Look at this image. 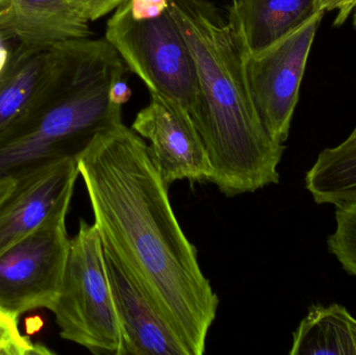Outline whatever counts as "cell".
I'll return each instance as SVG.
<instances>
[{
    "label": "cell",
    "instance_id": "obj_1",
    "mask_svg": "<svg viewBox=\"0 0 356 355\" xmlns=\"http://www.w3.org/2000/svg\"><path fill=\"white\" fill-rule=\"evenodd\" d=\"M94 224L108 252L139 288L188 355H202L219 297L178 222L143 138L123 123L77 156Z\"/></svg>",
    "mask_w": 356,
    "mask_h": 355
},
{
    "label": "cell",
    "instance_id": "obj_2",
    "mask_svg": "<svg viewBox=\"0 0 356 355\" xmlns=\"http://www.w3.org/2000/svg\"><path fill=\"white\" fill-rule=\"evenodd\" d=\"M196 68L197 95L190 115L226 197L280 183L286 146L259 120L245 72V50L227 13L207 0H169Z\"/></svg>",
    "mask_w": 356,
    "mask_h": 355
},
{
    "label": "cell",
    "instance_id": "obj_3",
    "mask_svg": "<svg viewBox=\"0 0 356 355\" xmlns=\"http://www.w3.org/2000/svg\"><path fill=\"white\" fill-rule=\"evenodd\" d=\"M129 67L106 38L62 42L60 68L41 99L0 131V179L66 158L123 123L111 87Z\"/></svg>",
    "mask_w": 356,
    "mask_h": 355
},
{
    "label": "cell",
    "instance_id": "obj_4",
    "mask_svg": "<svg viewBox=\"0 0 356 355\" xmlns=\"http://www.w3.org/2000/svg\"><path fill=\"white\" fill-rule=\"evenodd\" d=\"M51 312L63 339L94 354L123 355L104 245L94 223L81 220L71 239L62 289Z\"/></svg>",
    "mask_w": 356,
    "mask_h": 355
},
{
    "label": "cell",
    "instance_id": "obj_5",
    "mask_svg": "<svg viewBox=\"0 0 356 355\" xmlns=\"http://www.w3.org/2000/svg\"><path fill=\"white\" fill-rule=\"evenodd\" d=\"M104 38L150 93L175 100L191 112L197 95L196 68L170 10L158 18L136 20L125 0L108 19Z\"/></svg>",
    "mask_w": 356,
    "mask_h": 355
},
{
    "label": "cell",
    "instance_id": "obj_6",
    "mask_svg": "<svg viewBox=\"0 0 356 355\" xmlns=\"http://www.w3.org/2000/svg\"><path fill=\"white\" fill-rule=\"evenodd\" d=\"M68 210L52 215L0 254V310L15 318L39 308L54 310L70 249Z\"/></svg>",
    "mask_w": 356,
    "mask_h": 355
},
{
    "label": "cell",
    "instance_id": "obj_7",
    "mask_svg": "<svg viewBox=\"0 0 356 355\" xmlns=\"http://www.w3.org/2000/svg\"><path fill=\"white\" fill-rule=\"evenodd\" d=\"M324 12L288 37L254 56L245 53L249 92L261 124L272 140L284 144L290 135L301 81Z\"/></svg>",
    "mask_w": 356,
    "mask_h": 355
},
{
    "label": "cell",
    "instance_id": "obj_8",
    "mask_svg": "<svg viewBox=\"0 0 356 355\" xmlns=\"http://www.w3.org/2000/svg\"><path fill=\"white\" fill-rule=\"evenodd\" d=\"M131 129L147 140L148 149L167 185L177 181H209L213 165L186 108L160 94L150 93Z\"/></svg>",
    "mask_w": 356,
    "mask_h": 355
},
{
    "label": "cell",
    "instance_id": "obj_9",
    "mask_svg": "<svg viewBox=\"0 0 356 355\" xmlns=\"http://www.w3.org/2000/svg\"><path fill=\"white\" fill-rule=\"evenodd\" d=\"M77 158L48 163L16 177L0 204V254L68 208L79 177Z\"/></svg>",
    "mask_w": 356,
    "mask_h": 355
},
{
    "label": "cell",
    "instance_id": "obj_10",
    "mask_svg": "<svg viewBox=\"0 0 356 355\" xmlns=\"http://www.w3.org/2000/svg\"><path fill=\"white\" fill-rule=\"evenodd\" d=\"M90 20L71 0H0V37L48 48L91 35Z\"/></svg>",
    "mask_w": 356,
    "mask_h": 355
},
{
    "label": "cell",
    "instance_id": "obj_11",
    "mask_svg": "<svg viewBox=\"0 0 356 355\" xmlns=\"http://www.w3.org/2000/svg\"><path fill=\"white\" fill-rule=\"evenodd\" d=\"M106 272L122 336L123 355H188L147 298L108 254Z\"/></svg>",
    "mask_w": 356,
    "mask_h": 355
},
{
    "label": "cell",
    "instance_id": "obj_12",
    "mask_svg": "<svg viewBox=\"0 0 356 355\" xmlns=\"http://www.w3.org/2000/svg\"><path fill=\"white\" fill-rule=\"evenodd\" d=\"M321 12L318 0H232L226 13L245 53L254 56Z\"/></svg>",
    "mask_w": 356,
    "mask_h": 355
},
{
    "label": "cell",
    "instance_id": "obj_13",
    "mask_svg": "<svg viewBox=\"0 0 356 355\" xmlns=\"http://www.w3.org/2000/svg\"><path fill=\"white\" fill-rule=\"evenodd\" d=\"M62 43L48 48L17 45L0 73V131L31 110L54 81Z\"/></svg>",
    "mask_w": 356,
    "mask_h": 355
},
{
    "label": "cell",
    "instance_id": "obj_14",
    "mask_svg": "<svg viewBox=\"0 0 356 355\" xmlns=\"http://www.w3.org/2000/svg\"><path fill=\"white\" fill-rule=\"evenodd\" d=\"M292 355H356V319L340 304L315 306L293 333Z\"/></svg>",
    "mask_w": 356,
    "mask_h": 355
},
{
    "label": "cell",
    "instance_id": "obj_15",
    "mask_svg": "<svg viewBox=\"0 0 356 355\" xmlns=\"http://www.w3.org/2000/svg\"><path fill=\"white\" fill-rule=\"evenodd\" d=\"M305 188L318 204L356 200V140L326 148L305 175Z\"/></svg>",
    "mask_w": 356,
    "mask_h": 355
},
{
    "label": "cell",
    "instance_id": "obj_16",
    "mask_svg": "<svg viewBox=\"0 0 356 355\" xmlns=\"http://www.w3.org/2000/svg\"><path fill=\"white\" fill-rule=\"evenodd\" d=\"M336 231L328 237V250L348 274L356 276V200L336 206Z\"/></svg>",
    "mask_w": 356,
    "mask_h": 355
},
{
    "label": "cell",
    "instance_id": "obj_17",
    "mask_svg": "<svg viewBox=\"0 0 356 355\" xmlns=\"http://www.w3.org/2000/svg\"><path fill=\"white\" fill-rule=\"evenodd\" d=\"M52 354L48 348L21 335L18 318L0 310V355Z\"/></svg>",
    "mask_w": 356,
    "mask_h": 355
},
{
    "label": "cell",
    "instance_id": "obj_18",
    "mask_svg": "<svg viewBox=\"0 0 356 355\" xmlns=\"http://www.w3.org/2000/svg\"><path fill=\"white\" fill-rule=\"evenodd\" d=\"M129 13L136 20L158 18L169 10V0H127Z\"/></svg>",
    "mask_w": 356,
    "mask_h": 355
},
{
    "label": "cell",
    "instance_id": "obj_19",
    "mask_svg": "<svg viewBox=\"0 0 356 355\" xmlns=\"http://www.w3.org/2000/svg\"><path fill=\"white\" fill-rule=\"evenodd\" d=\"M71 1L89 19L90 22H92L114 12L125 0H71Z\"/></svg>",
    "mask_w": 356,
    "mask_h": 355
},
{
    "label": "cell",
    "instance_id": "obj_20",
    "mask_svg": "<svg viewBox=\"0 0 356 355\" xmlns=\"http://www.w3.org/2000/svg\"><path fill=\"white\" fill-rule=\"evenodd\" d=\"M318 4L322 12H338L334 19V26H342L353 15V26L356 28V0H318Z\"/></svg>",
    "mask_w": 356,
    "mask_h": 355
},
{
    "label": "cell",
    "instance_id": "obj_21",
    "mask_svg": "<svg viewBox=\"0 0 356 355\" xmlns=\"http://www.w3.org/2000/svg\"><path fill=\"white\" fill-rule=\"evenodd\" d=\"M110 96L112 101L117 106H123L129 101L131 97V90L125 77L117 79L113 83L111 87Z\"/></svg>",
    "mask_w": 356,
    "mask_h": 355
},
{
    "label": "cell",
    "instance_id": "obj_22",
    "mask_svg": "<svg viewBox=\"0 0 356 355\" xmlns=\"http://www.w3.org/2000/svg\"><path fill=\"white\" fill-rule=\"evenodd\" d=\"M15 183H16V181L13 177L0 179V204L3 201L4 198L12 191Z\"/></svg>",
    "mask_w": 356,
    "mask_h": 355
},
{
    "label": "cell",
    "instance_id": "obj_23",
    "mask_svg": "<svg viewBox=\"0 0 356 355\" xmlns=\"http://www.w3.org/2000/svg\"><path fill=\"white\" fill-rule=\"evenodd\" d=\"M10 50L8 48V43L0 37V73L4 70L10 56Z\"/></svg>",
    "mask_w": 356,
    "mask_h": 355
},
{
    "label": "cell",
    "instance_id": "obj_24",
    "mask_svg": "<svg viewBox=\"0 0 356 355\" xmlns=\"http://www.w3.org/2000/svg\"><path fill=\"white\" fill-rule=\"evenodd\" d=\"M347 140H356V126L355 129H353V133H351V135H349L348 139Z\"/></svg>",
    "mask_w": 356,
    "mask_h": 355
}]
</instances>
